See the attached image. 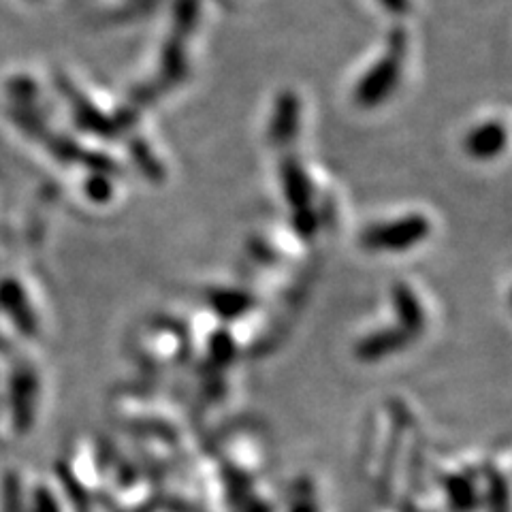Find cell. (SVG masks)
<instances>
[{
  "mask_svg": "<svg viewBox=\"0 0 512 512\" xmlns=\"http://www.w3.org/2000/svg\"><path fill=\"white\" fill-rule=\"evenodd\" d=\"M506 143V133L500 124H487L483 128H476V131L468 139V150L472 156L478 158H489L495 156Z\"/></svg>",
  "mask_w": 512,
  "mask_h": 512,
  "instance_id": "cell-1",
  "label": "cell"
},
{
  "mask_svg": "<svg viewBox=\"0 0 512 512\" xmlns=\"http://www.w3.org/2000/svg\"><path fill=\"white\" fill-rule=\"evenodd\" d=\"M425 231V224L421 220H404L402 224H395V227H382V229H374L370 235V242L374 246H384L389 248L393 237H402L399 242L402 246L412 244V237L421 235Z\"/></svg>",
  "mask_w": 512,
  "mask_h": 512,
  "instance_id": "cell-2",
  "label": "cell"
}]
</instances>
